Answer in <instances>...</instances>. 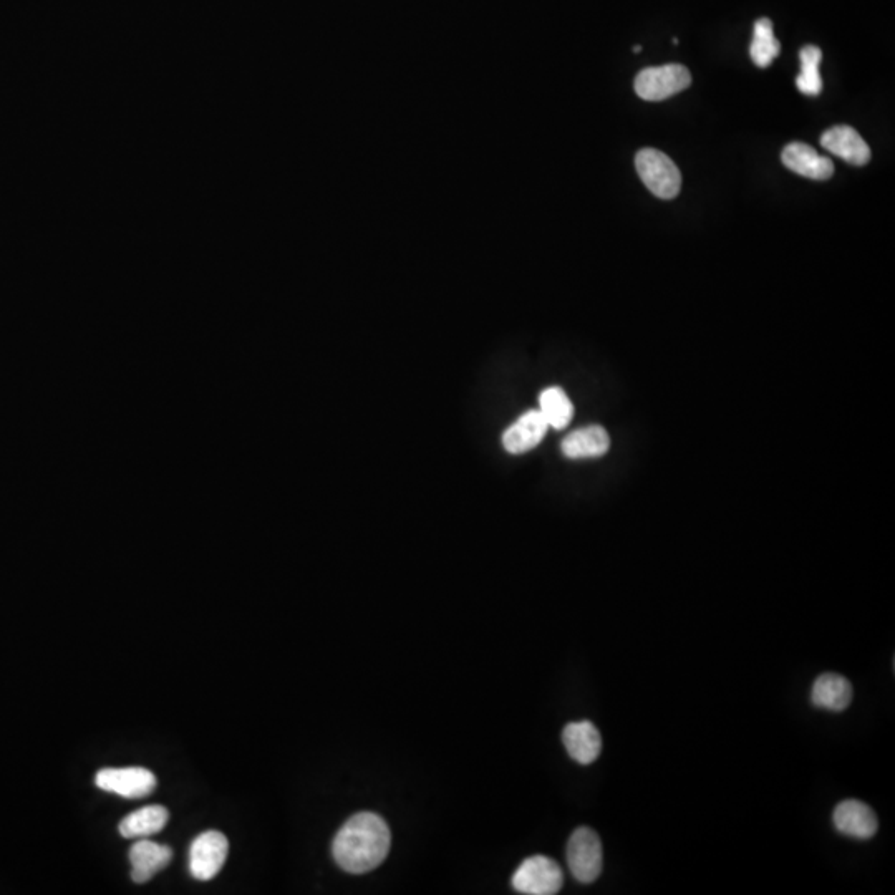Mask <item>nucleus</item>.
I'll use <instances>...</instances> for the list:
<instances>
[{
    "mask_svg": "<svg viewBox=\"0 0 895 895\" xmlns=\"http://www.w3.org/2000/svg\"><path fill=\"white\" fill-rule=\"evenodd\" d=\"M566 856L572 876L577 881L592 884L599 879L604 866V852L596 831L591 828L576 829L567 842Z\"/></svg>",
    "mask_w": 895,
    "mask_h": 895,
    "instance_id": "obj_3",
    "label": "nucleus"
},
{
    "mask_svg": "<svg viewBox=\"0 0 895 895\" xmlns=\"http://www.w3.org/2000/svg\"><path fill=\"white\" fill-rule=\"evenodd\" d=\"M171 857V847L151 841L148 837L138 839L130 849L131 879L138 884L151 881L170 864Z\"/></svg>",
    "mask_w": 895,
    "mask_h": 895,
    "instance_id": "obj_8",
    "label": "nucleus"
},
{
    "mask_svg": "<svg viewBox=\"0 0 895 895\" xmlns=\"http://www.w3.org/2000/svg\"><path fill=\"white\" fill-rule=\"evenodd\" d=\"M781 161L788 170L804 178L826 181L834 175L833 161L806 143H789L781 153Z\"/></svg>",
    "mask_w": 895,
    "mask_h": 895,
    "instance_id": "obj_11",
    "label": "nucleus"
},
{
    "mask_svg": "<svg viewBox=\"0 0 895 895\" xmlns=\"http://www.w3.org/2000/svg\"><path fill=\"white\" fill-rule=\"evenodd\" d=\"M170 819L168 809L163 808L160 804L153 806H145L138 809L135 813L128 814L126 818L121 819L118 831L125 839H143L153 834L163 831Z\"/></svg>",
    "mask_w": 895,
    "mask_h": 895,
    "instance_id": "obj_16",
    "label": "nucleus"
},
{
    "mask_svg": "<svg viewBox=\"0 0 895 895\" xmlns=\"http://www.w3.org/2000/svg\"><path fill=\"white\" fill-rule=\"evenodd\" d=\"M95 784L107 793L121 798L140 799L156 789V776L146 768H105L95 776Z\"/></svg>",
    "mask_w": 895,
    "mask_h": 895,
    "instance_id": "obj_7",
    "label": "nucleus"
},
{
    "mask_svg": "<svg viewBox=\"0 0 895 895\" xmlns=\"http://www.w3.org/2000/svg\"><path fill=\"white\" fill-rule=\"evenodd\" d=\"M549 425L539 410L523 413L503 433L504 450L511 455H523L534 450L546 436Z\"/></svg>",
    "mask_w": 895,
    "mask_h": 895,
    "instance_id": "obj_9",
    "label": "nucleus"
},
{
    "mask_svg": "<svg viewBox=\"0 0 895 895\" xmlns=\"http://www.w3.org/2000/svg\"><path fill=\"white\" fill-rule=\"evenodd\" d=\"M779 50L781 47L773 34V22L770 19L756 20L750 49L751 60L756 67H770L773 60L778 57Z\"/></svg>",
    "mask_w": 895,
    "mask_h": 895,
    "instance_id": "obj_18",
    "label": "nucleus"
},
{
    "mask_svg": "<svg viewBox=\"0 0 895 895\" xmlns=\"http://www.w3.org/2000/svg\"><path fill=\"white\" fill-rule=\"evenodd\" d=\"M811 700L814 707L829 712H844L852 702L851 682L837 673H824L814 682Z\"/></svg>",
    "mask_w": 895,
    "mask_h": 895,
    "instance_id": "obj_15",
    "label": "nucleus"
},
{
    "mask_svg": "<svg viewBox=\"0 0 895 895\" xmlns=\"http://www.w3.org/2000/svg\"><path fill=\"white\" fill-rule=\"evenodd\" d=\"M692 75L687 67L668 63L663 67L645 68L635 78V93L645 102H662L687 90Z\"/></svg>",
    "mask_w": 895,
    "mask_h": 895,
    "instance_id": "obj_4",
    "label": "nucleus"
},
{
    "mask_svg": "<svg viewBox=\"0 0 895 895\" xmlns=\"http://www.w3.org/2000/svg\"><path fill=\"white\" fill-rule=\"evenodd\" d=\"M567 753L579 765H592L602 750V738L592 721H574L562 731Z\"/></svg>",
    "mask_w": 895,
    "mask_h": 895,
    "instance_id": "obj_13",
    "label": "nucleus"
},
{
    "mask_svg": "<svg viewBox=\"0 0 895 895\" xmlns=\"http://www.w3.org/2000/svg\"><path fill=\"white\" fill-rule=\"evenodd\" d=\"M229 842L219 831L199 834L189 849V872L198 881H211L223 869Z\"/></svg>",
    "mask_w": 895,
    "mask_h": 895,
    "instance_id": "obj_6",
    "label": "nucleus"
},
{
    "mask_svg": "<svg viewBox=\"0 0 895 895\" xmlns=\"http://www.w3.org/2000/svg\"><path fill=\"white\" fill-rule=\"evenodd\" d=\"M539 412L549 428L564 430L574 417V405L562 388L549 387L539 395Z\"/></svg>",
    "mask_w": 895,
    "mask_h": 895,
    "instance_id": "obj_17",
    "label": "nucleus"
},
{
    "mask_svg": "<svg viewBox=\"0 0 895 895\" xmlns=\"http://www.w3.org/2000/svg\"><path fill=\"white\" fill-rule=\"evenodd\" d=\"M392 846L387 823L375 813H358L342 826L332 854L340 869L349 874H365L380 866Z\"/></svg>",
    "mask_w": 895,
    "mask_h": 895,
    "instance_id": "obj_1",
    "label": "nucleus"
},
{
    "mask_svg": "<svg viewBox=\"0 0 895 895\" xmlns=\"http://www.w3.org/2000/svg\"><path fill=\"white\" fill-rule=\"evenodd\" d=\"M635 168L650 193H654L657 198L672 199L680 193V170L662 151L652 148L640 150L635 156Z\"/></svg>",
    "mask_w": 895,
    "mask_h": 895,
    "instance_id": "obj_2",
    "label": "nucleus"
},
{
    "mask_svg": "<svg viewBox=\"0 0 895 895\" xmlns=\"http://www.w3.org/2000/svg\"><path fill=\"white\" fill-rule=\"evenodd\" d=\"M634 52L635 54H639V52H642V47H640V45H635Z\"/></svg>",
    "mask_w": 895,
    "mask_h": 895,
    "instance_id": "obj_20",
    "label": "nucleus"
},
{
    "mask_svg": "<svg viewBox=\"0 0 895 895\" xmlns=\"http://www.w3.org/2000/svg\"><path fill=\"white\" fill-rule=\"evenodd\" d=\"M834 828L844 836L869 839L876 836L879 823L877 816L866 803L857 799L842 801L833 814Z\"/></svg>",
    "mask_w": 895,
    "mask_h": 895,
    "instance_id": "obj_10",
    "label": "nucleus"
},
{
    "mask_svg": "<svg viewBox=\"0 0 895 895\" xmlns=\"http://www.w3.org/2000/svg\"><path fill=\"white\" fill-rule=\"evenodd\" d=\"M562 884L561 867L546 856L529 857L513 876V887L521 894L554 895L561 891Z\"/></svg>",
    "mask_w": 895,
    "mask_h": 895,
    "instance_id": "obj_5",
    "label": "nucleus"
},
{
    "mask_svg": "<svg viewBox=\"0 0 895 895\" xmlns=\"http://www.w3.org/2000/svg\"><path fill=\"white\" fill-rule=\"evenodd\" d=\"M799 59H801V73L796 78V87L804 95L818 97L823 90V80L819 75V63L823 60V52L814 45H806L801 50Z\"/></svg>",
    "mask_w": 895,
    "mask_h": 895,
    "instance_id": "obj_19",
    "label": "nucleus"
},
{
    "mask_svg": "<svg viewBox=\"0 0 895 895\" xmlns=\"http://www.w3.org/2000/svg\"><path fill=\"white\" fill-rule=\"evenodd\" d=\"M823 148L854 166H864L871 160V148L852 126H833L821 136Z\"/></svg>",
    "mask_w": 895,
    "mask_h": 895,
    "instance_id": "obj_12",
    "label": "nucleus"
},
{
    "mask_svg": "<svg viewBox=\"0 0 895 895\" xmlns=\"http://www.w3.org/2000/svg\"><path fill=\"white\" fill-rule=\"evenodd\" d=\"M610 448V436L604 426L589 425L571 431L561 443L562 455L569 460H591L604 456Z\"/></svg>",
    "mask_w": 895,
    "mask_h": 895,
    "instance_id": "obj_14",
    "label": "nucleus"
}]
</instances>
